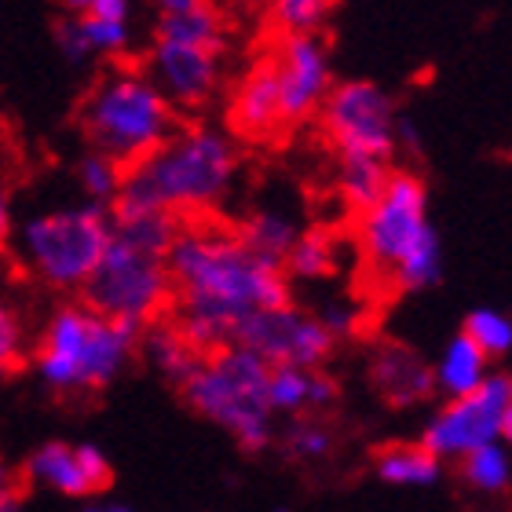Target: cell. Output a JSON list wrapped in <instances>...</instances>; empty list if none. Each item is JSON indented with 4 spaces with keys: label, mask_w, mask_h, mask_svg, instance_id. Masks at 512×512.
<instances>
[{
    "label": "cell",
    "mask_w": 512,
    "mask_h": 512,
    "mask_svg": "<svg viewBox=\"0 0 512 512\" xmlns=\"http://www.w3.org/2000/svg\"><path fill=\"white\" fill-rule=\"evenodd\" d=\"M176 300V330L194 352H220L238 322L256 311L289 308V278L238 238L213 224H183L165 256Z\"/></svg>",
    "instance_id": "cell-1"
},
{
    "label": "cell",
    "mask_w": 512,
    "mask_h": 512,
    "mask_svg": "<svg viewBox=\"0 0 512 512\" xmlns=\"http://www.w3.org/2000/svg\"><path fill=\"white\" fill-rule=\"evenodd\" d=\"M242 169L238 143L216 125H180L150 158L125 169L114 213L202 216L224 202Z\"/></svg>",
    "instance_id": "cell-2"
},
{
    "label": "cell",
    "mask_w": 512,
    "mask_h": 512,
    "mask_svg": "<svg viewBox=\"0 0 512 512\" xmlns=\"http://www.w3.org/2000/svg\"><path fill=\"white\" fill-rule=\"evenodd\" d=\"M359 246L366 264L399 289H425L443 275V246L428 224V187L414 172H392L366 213H359Z\"/></svg>",
    "instance_id": "cell-3"
},
{
    "label": "cell",
    "mask_w": 512,
    "mask_h": 512,
    "mask_svg": "<svg viewBox=\"0 0 512 512\" xmlns=\"http://www.w3.org/2000/svg\"><path fill=\"white\" fill-rule=\"evenodd\" d=\"M81 128L92 150L114 158L121 169H132L161 143H169V136L180 128V118L143 70L118 66L88 88L81 103Z\"/></svg>",
    "instance_id": "cell-4"
},
{
    "label": "cell",
    "mask_w": 512,
    "mask_h": 512,
    "mask_svg": "<svg viewBox=\"0 0 512 512\" xmlns=\"http://www.w3.org/2000/svg\"><path fill=\"white\" fill-rule=\"evenodd\" d=\"M136 326L103 319L88 304H66L48 319L37 344V377L55 392L103 388L128 366L139 348Z\"/></svg>",
    "instance_id": "cell-5"
},
{
    "label": "cell",
    "mask_w": 512,
    "mask_h": 512,
    "mask_svg": "<svg viewBox=\"0 0 512 512\" xmlns=\"http://www.w3.org/2000/svg\"><path fill=\"white\" fill-rule=\"evenodd\" d=\"M114 220L92 202L59 205L19 227V256L33 278L52 289H85L107 253Z\"/></svg>",
    "instance_id": "cell-6"
},
{
    "label": "cell",
    "mask_w": 512,
    "mask_h": 512,
    "mask_svg": "<svg viewBox=\"0 0 512 512\" xmlns=\"http://www.w3.org/2000/svg\"><path fill=\"white\" fill-rule=\"evenodd\" d=\"M267 377L271 366L260 363L246 348L227 344L220 352L205 355L180 388L198 414L227 428L246 450H264L271 439Z\"/></svg>",
    "instance_id": "cell-7"
},
{
    "label": "cell",
    "mask_w": 512,
    "mask_h": 512,
    "mask_svg": "<svg viewBox=\"0 0 512 512\" xmlns=\"http://www.w3.org/2000/svg\"><path fill=\"white\" fill-rule=\"evenodd\" d=\"M81 304L103 315V319L125 322V326H154L161 311L172 304V278L165 256L139 249L125 238L110 235V246L99 260L96 275L81 289Z\"/></svg>",
    "instance_id": "cell-8"
},
{
    "label": "cell",
    "mask_w": 512,
    "mask_h": 512,
    "mask_svg": "<svg viewBox=\"0 0 512 512\" xmlns=\"http://www.w3.org/2000/svg\"><path fill=\"white\" fill-rule=\"evenodd\" d=\"M319 125L337 150V158H392L399 143V110L381 85L352 77L333 81L319 110Z\"/></svg>",
    "instance_id": "cell-9"
},
{
    "label": "cell",
    "mask_w": 512,
    "mask_h": 512,
    "mask_svg": "<svg viewBox=\"0 0 512 512\" xmlns=\"http://www.w3.org/2000/svg\"><path fill=\"white\" fill-rule=\"evenodd\" d=\"M231 344L253 352L271 370L278 366L315 370L333 352V333L322 326L319 315H308L289 304V308L275 311H256L246 322H238Z\"/></svg>",
    "instance_id": "cell-10"
},
{
    "label": "cell",
    "mask_w": 512,
    "mask_h": 512,
    "mask_svg": "<svg viewBox=\"0 0 512 512\" xmlns=\"http://www.w3.org/2000/svg\"><path fill=\"white\" fill-rule=\"evenodd\" d=\"M267 59H271V70H275L282 125H297V121L315 118L333 88L330 52H326L319 33L282 37Z\"/></svg>",
    "instance_id": "cell-11"
},
{
    "label": "cell",
    "mask_w": 512,
    "mask_h": 512,
    "mask_svg": "<svg viewBox=\"0 0 512 512\" xmlns=\"http://www.w3.org/2000/svg\"><path fill=\"white\" fill-rule=\"evenodd\" d=\"M143 74L158 85V92L176 107V114L198 110L224 85V48L154 37Z\"/></svg>",
    "instance_id": "cell-12"
},
{
    "label": "cell",
    "mask_w": 512,
    "mask_h": 512,
    "mask_svg": "<svg viewBox=\"0 0 512 512\" xmlns=\"http://www.w3.org/2000/svg\"><path fill=\"white\" fill-rule=\"evenodd\" d=\"M505 388L509 377H487L483 388H476L472 395L450 399L432 425L425 428V443L439 461L443 458H465L476 447L498 443L502 439V410H505Z\"/></svg>",
    "instance_id": "cell-13"
},
{
    "label": "cell",
    "mask_w": 512,
    "mask_h": 512,
    "mask_svg": "<svg viewBox=\"0 0 512 512\" xmlns=\"http://www.w3.org/2000/svg\"><path fill=\"white\" fill-rule=\"evenodd\" d=\"M26 476L66 498H92L110 483V461L96 443H44L26 458Z\"/></svg>",
    "instance_id": "cell-14"
},
{
    "label": "cell",
    "mask_w": 512,
    "mask_h": 512,
    "mask_svg": "<svg viewBox=\"0 0 512 512\" xmlns=\"http://www.w3.org/2000/svg\"><path fill=\"white\" fill-rule=\"evenodd\" d=\"M231 128L249 139H267L282 128L278 110V85L271 59H260L242 74V81L231 92Z\"/></svg>",
    "instance_id": "cell-15"
},
{
    "label": "cell",
    "mask_w": 512,
    "mask_h": 512,
    "mask_svg": "<svg viewBox=\"0 0 512 512\" xmlns=\"http://www.w3.org/2000/svg\"><path fill=\"white\" fill-rule=\"evenodd\" d=\"M59 52L70 63H92V59H118L132 44V22H107L96 15H66L55 30Z\"/></svg>",
    "instance_id": "cell-16"
},
{
    "label": "cell",
    "mask_w": 512,
    "mask_h": 512,
    "mask_svg": "<svg viewBox=\"0 0 512 512\" xmlns=\"http://www.w3.org/2000/svg\"><path fill=\"white\" fill-rule=\"evenodd\" d=\"M487 363H491V359H487L465 333H454L447 341V348H443V355H439L436 374L432 377H436V384L450 399H461V395H472L476 388L487 384V377H491Z\"/></svg>",
    "instance_id": "cell-17"
},
{
    "label": "cell",
    "mask_w": 512,
    "mask_h": 512,
    "mask_svg": "<svg viewBox=\"0 0 512 512\" xmlns=\"http://www.w3.org/2000/svg\"><path fill=\"white\" fill-rule=\"evenodd\" d=\"M330 399H333V384L315 374V370L278 366V370H271V377H267V406H271V410L297 414V410L330 403Z\"/></svg>",
    "instance_id": "cell-18"
},
{
    "label": "cell",
    "mask_w": 512,
    "mask_h": 512,
    "mask_svg": "<svg viewBox=\"0 0 512 512\" xmlns=\"http://www.w3.org/2000/svg\"><path fill=\"white\" fill-rule=\"evenodd\" d=\"M377 476L392 487H432L443 472V461L425 443H395L377 454Z\"/></svg>",
    "instance_id": "cell-19"
},
{
    "label": "cell",
    "mask_w": 512,
    "mask_h": 512,
    "mask_svg": "<svg viewBox=\"0 0 512 512\" xmlns=\"http://www.w3.org/2000/svg\"><path fill=\"white\" fill-rule=\"evenodd\" d=\"M238 238H242L256 256H264L271 264H282L289 256V249L297 246L300 227H297V220L289 213H282V209H256L246 224H242Z\"/></svg>",
    "instance_id": "cell-20"
},
{
    "label": "cell",
    "mask_w": 512,
    "mask_h": 512,
    "mask_svg": "<svg viewBox=\"0 0 512 512\" xmlns=\"http://www.w3.org/2000/svg\"><path fill=\"white\" fill-rule=\"evenodd\" d=\"M374 377L384 388V395L395 399V403H417V399H425V392L432 388V381H436L432 370H428L417 355L403 352V348L384 352L374 366Z\"/></svg>",
    "instance_id": "cell-21"
},
{
    "label": "cell",
    "mask_w": 512,
    "mask_h": 512,
    "mask_svg": "<svg viewBox=\"0 0 512 512\" xmlns=\"http://www.w3.org/2000/svg\"><path fill=\"white\" fill-rule=\"evenodd\" d=\"M392 180V165L381 158H341L337 161V191L355 213H366Z\"/></svg>",
    "instance_id": "cell-22"
},
{
    "label": "cell",
    "mask_w": 512,
    "mask_h": 512,
    "mask_svg": "<svg viewBox=\"0 0 512 512\" xmlns=\"http://www.w3.org/2000/svg\"><path fill=\"white\" fill-rule=\"evenodd\" d=\"M143 352H147V359L158 366L161 374L172 377L176 384L187 381L198 370V363H202V352H194L176 326H150L147 337H143Z\"/></svg>",
    "instance_id": "cell-23"
},
{
    "label": "cell",
    "mask_w": 512,
    "mask_h": 512,
    "mask_svg": "<svg viewBox=\"0 0 512 512\" xmlns=\"http://www.w3.org/2000/svg\"><path fill=\"white\" fill-rule=\"evenodd\" d=\"M154 37L205 44V48H224L227 52V26L216 4H205V8L191 11V15H158Z\"/></svg>",
    "instance_id": "cell-24"
},
{
    "label": "cell",
    "mask_w": 512,
    "mask_h": 512,
    "mask_svg": "<svg viewBox=\"0 0 512 512\" xmlns=\"http://www.w3.org/2000/svg\"><path fill=\"white\" fill-rule=\"evenodd\" d=\"M286 278H330L337 271V242L326 231H300L297 246L289 249V256L282 260Z\"/></svg>",
    "instance_id": "cell-25"
},
{
    "label": "cell",
    "mask_w": 512,
    "mask_h": 512,
    "mask_svg": "<svg viewBox=\"0 0 512 512\" xmlns=\"http://www.w3.org/2000/svg\"><path fill=\"white\" fill-rule=\"evenodd\" d=\"M74 176H77L81 194H85V202L103 205V209H110V205L118 202L121 183H125V169H121L118 161L107 158V154H99V150H92V147H88V154H81Z\"/></svg>",
    "instance_id": "cell-26"
},
{
    "label": "cell",
    "mask_w": 512,
    "mask_h": 512,
    "mask_svg": "<svg viewBox=\"0 0 512 512\" xmlns=\"http://www.w3.org/2000/svg\"><path fill=\"white\" fill-rule=\"evenodd\" d=\"M461 333L480 348L487 359H502L512 352V319L498 308H476L461 326Z\"/></svg>",
    "instance_id": "cell-27"
},
{
    "label": "cell",
    "mask_w": 512,
    "mask_h": 512,
    "mask_svg": "<svg viewBox=\"0 0 512 512\" xmlns=\"http://www.w3.org/2000/svg\"><path fill=\"white\" fill-rule=\"evenodd\" d=\"M337 0H267L271 22L282 37L293 33H319V26L330 19V11Z\"/></svg>",
    "instance_id": "cell-28"
},
{
    "label": "cell",
    "mask_w": 512,
    "mask_h": 512,
    "mask_svg": "<svg viewBox=\"0 0 512 512\" xmlns=\"http://www.w3.org/2000/svg\"><path fill=\"white\" fill-rule=\"evenodd\" d=\"M465 480H469L472 487H480V491H502V487H509L512 461L502 439L465 454Z\"/></svg>",
    "instance_id": "cell-29"
},
{
    "label": "cell",
    "mask_w": 512,
    "mask_h": 512,
    "mask_svg": "<svg viewBox=\"0 0 512 512\" xmlns=\"http://www.w3.org/2000/svg\"><path fill=\"white\" fill-rule=\"evenodd\" d=\"M22 355V322L19 315L0 300V377L11 374Z\"/></svg>",
    "instance_id": "cell-30"
},
{
    "label": "cell",
    "mask_w": 512,
    "mask_h": 512,
    "mask_svg": "<svg viewBox=\"0 0 512 512\" xmlns=\"http://www.w3.org/2000/svg\"><path fill=\"white\" fill-rule=\"evenodd\" d=\"M289 447H293V454H300V458H322V454L330 450V432L319 425H297L293 436H289Z\"/></svg>",
    "instance_id": "cell-31"
},
{
    "label": "cell",
    "mask_w": 512,
    "mask_h": 512,
    "mask_svg": "<svg viewBox=\"0 0 512 512\" xmlns=\"http://www.w3.org/2000/svg\"><path fill=\"white\" fill-rule=\"evenodd\" d=\"M132 8H136V0H92L88 15L107 22H132Z\"/></svg>",
    "instance_id": "cell-32"
},
{
    "label": "cell",
    "mask_w": 512,
    "mask_h": 512,
    "mask_svg": "<svg viewBox=\"0 0 512 512\" xmlns=\"http://www.w3.org/2000/svg\"><path fill=\"white\" fill-rule=\"evenodd\" d=\"M205 4H213V0H154L158 15H191V11L205 8Z\"/></svg>",
    "instance_id": "cell-33"
},
{
    "label": "cell",
    "mask_w": 512,
    "mask_h": 512,
    "mask_svg": "<svg viewBox=\"0 0 512 512\" xmlns=\"http://www.w3.org/2000/svg\"><path fill=\"white\" fill-rule=\"evenodd\" d=\"M11 231H15V213H11V194L8 187H0V246L11 238Z\"/></svg>",
    "instance_id": "cell-34"
},
{
    "label": "cell",
    "mask_w": 512,
    "mask_h": 512,
    "mask_svg": "<svg viewBox=\"0 0 512 512\" xmlns=\"http://www.w3.org/2000/svg\"><path fill=\"white\" fill-rule=\"evenodd\" d=\"M502 439L512 443V377H509V388H505V410H502Z\"/></svg>",
    "instance_id": "cell-35"
},
{
    "label": "cell",
    "mask_w": 512,
    "mask_h": 512,
    "mask_svg": "<svg viewBox=\"0 0 512 512\" xmlns=\"http://www.w3.org/2000/svg\"><path fill=\"white\" fill-rule=\"evenodd\" d=\"M0 512H26V509H22V498L15 491H0Z\"/></svg>",
    "instance_id": "cell-36"
},
{
    "label": "cell",
    "mask_w": 512,
    "mask_h": 512,
    "mask_svg": "<svg viewBox=\"0 0 512 512\" xmlns=\"http://www.w3.org/2000/svg\"><path fill=\"white\" fill-rule=\"evenodd\" d=\"M66 15H88L92 11V0H63Z\"/></svg>",
    "instance_id": "cell-37"
},
{
    "label": "cell",
    "mask_w": 512,
    "mask_h": 512,
    "mask_svg": "<svg viewBox=\"0 0 512 512\" xmlns=\"http://www.w3.org/2000/svg\"><path fill=\"white\" fill-rule=\"evenodd\" d=\"M81 512H132L128 505H88V509H81Z\"/></svg>",
    "instance_id": "cell-38"
},
{
    "label": "cell",
    "mask_w": 512,
    "mask_h": 512,
    "mask_svg": "<svg viewBox=\"0 0 512 512\" xmlns=\"http://www.w3.org/2000/svg\"><path fill=\"white\" fill-rule=\"evenodd\" d=\"M0 491H11V469H8V461H0Z\"/></svg>",
    "instance_id": "cell-39"
}]
</instances>
